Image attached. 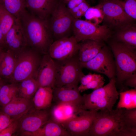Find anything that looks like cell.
<instances>
[{
	"instance_id": "d590c367",
	"label": "cell",
	"mask_w": 136,
	"mask_h": 136,
	"mask_svg": "<svg viewBox=\"0 0 136 136\" xmlns=\"http://www.w3.org/2000/svg\"><path fill=\"white\" fill-rule=\"evenodd\" d=\"M127 116L131 124L136 127V108L126 110Z\"/></svg>"
},
{
	"instance_id": "83f0119b",
	"label": "cell",
	"mask_w": 136,
	"mask_h": 136,
	"mask_svg": "<svg viewBox=\"0 0 136 136\" xmlns=\"http://www.w3.org/2000/svg\"><path fill=\"white\" fill-rule=\"evenodd\" d=\"M119 95L120 99L116 108L127 109L136 108V88L120 92Z\"/></svg>"
},
{
	"instance_id": "7a4b0ae2",
	"label": "cell",
	"mask_w": 136,
	"mask_h": 136,
	"mask_svg": "<svg viewBox=\"0 0 136 136\" xmlns=\"http://www.w3.org/2000/svg\"><path fill=\"white\" fill-rule=\"evenodd\" d=\"M20 20L27 47L43 55L48 54L53 42L48 20L41 19L27 11Z\"/></svg>"
},
{
	"instance_id": "6da1fadb",
	"label": "cell",
	"mask_w": 136,
	"mask_h": 136,
	"mask_svg": "<svg viewBox=\"0 0 136 136\" xmlns=\"http://www.w3.org/2000/svg\"><path fill=\"white\" fill-rule=\"evenodd\" d=\"M126 109L98 111L89 136H136V127L127 118Z\"/></svg>"
},
{
	"instance_id": "ee69618b",
	"label": "cell",
	"mask_w": 136,
	"mask_h": 136,
	"mask_svg": "<svg viewBox=\"0 0 136 136\" xmlns=\"http://www.w3.org/2000/svg\"><path fill=\"white\" fill-rule=\"evenodd\" d=\"M120 0V1H123L124 0Z\"/></svg>"
},
{
	"instance_id": "484cf974",
	"label": "cell",
	"mask_w": 136,
	"mask_h": 136,
	"mask_svg": "<svg viewBox=\"0 0 136 136\" xmlns=\"http://www.w3.org/2000/svg\"><path fill=\"white\" fill-rule=\"evenodd\" d=\"M19 83L11 82L4 84L0 90V106L2 108L19 96Z\"/></svg>"
},
{
	"instance_id": "4dcf8cb0",
	"label": "cell",
	"mask_w": 136,
	"mask_h": 136,
	"mask_svg": "<svg viewBox=\"0 0 136 136\" xmlns=\"http://www.w3.org/2000/svg\"><path fill=\"white\" fill-rule=\"evenodd\" d=\"M127 15L133 20L136 19V0H119Z\"/></svg>"
},
{
	"instance_id": "8fae6325",
	"label": "cell",
	"mask_w": 136,
	"mask_h": 136,
	"mask_svg": "<svg viewBox=\"0 0 136 136\" xmlns=\"http://www.w3.org/2000/svg\"><path fill=\"white\" fill-rule=\"evenodd\" d=\"M81 67L103 74L110 79L115 77V65L111 55L107 48L103 47L99 52L90 60L80 62Z\"/></svg>"
},
{
	"instance_id": "5b68a950",
	"label": "cell",
	"mask_w": 136,
	"mask_h": 136,
	"mask_svg": "<svg viewBox=\"0 0 136 136\" xmlns=\"http://www.w3.org/2000/svg\"><path fill=\"white\" fill-rule=\"evenodd\" d=\"M53 60L55 69V87H78L80 79L84 75L78 59V54L64 59Z\"/></svg>"
},
{
	"instance_id": "e575fe53",
	"label": "cell",
	"mask_w": 136,
	"mask_h": 136,
	"mask_svg": "<svg viewBox=\"0 0 136 136\" xmlns=\"http://www.w3.org/2000/svg\"><path fill=\"white\" fill-rule=\"evenodd\" d=\"M14 120L3 111H0V132Z\"/></svg>"
},
{
	"instance_id": "8992f818",
	"label": "cell",
	"mask_w": 136,
	"mask_h": 136,
	"mask_svg": "<svg viewBox=\"0 0 136 136\" xmlns=\"http://www.w3.org/2000/svg\"><path fill=\"white\" fill-rule=\"evenodd\" d=\"M41 54L27 47L15 55L16 64L11 82L19 83L28 78H34L43 57Z\"/></svg>"
},
{
	"instance_id": "d6986e66",
	"label": "cell",
	"mask_w": 136,
	"mask_h": 136,
	"mask_svg": "<svg viewBox=\"0 0 136 136\" xmlns=\"http://www.w3.org/2000/svg\"><path fill=\"white\" fill-rule=\"evenodd\" d=\"M82 109L70 104L52 103L49 108L50 119L60 123L71 119Z\"/></svg>"
},
{
	"instance_id": "277c9868",
	"label": "cell",
	"mask_w": 136,
	"mask_h": 136,
	"mask_svg": "<svg viewBox=\"0 0 136 136\" xmlns=\"http://www.w3.org/2000/svg\"><path fill=\"white\" fill-rule=\"evenodd\" d=\"M111 47L115 60L116 82L122 84L136 72L135 50L118 41L112 42Z\"/></svg>"
},
{
	"instance_id": "b9f144b4",
	"label": "cell",
	"mask_w": 136,
	"mask_h": 136,
	"mask_svg": "<svg viewBox=\"0 0 136 136\" xmlns=\"http://www.w3.org/2000/svg\"><path fill=\"white\" fill-rule=\"evenodd\" d=\"M3 51V49L0 48V64L2 54V53Z\"/></svg>"
},
{
	"instance_id": "1f68e13d",
	"label": "cell",
	"mask_w": 136,
	"mask_h": 136,
	"mask_svg": "<svg viewBox=\"0 0 136 136\" xmlns=\"http://www.w3.org/2000/svg\"><path fill=\"white\" fill-rule=\"evenodd\" d=\"M104 77L100 75L97 74L95 78L85 86L78 87L79 91L81 92L88 89L95 90L103 86L105 83Z\"/></svg>"
},
{
	"instance_id": "7bdbcfd3",
	"label": "cell",
	"mask_w": 136,
	"mask_h": 136,
	"mask_svg": "<svg viewBox=\"0 0 136 136\" xmlns=\"http://www.w3.org/2000/svg\"><path fill=\"white\" fill-rule=\"evenodd\" d=\"M57 0L61 1H64L65 0Z\"/></svg>"
},
{
	"instance_id": "3957f363",
	"label": "cell",
	"mask_w": 136,
	"mask_h": 136,
	"mask_svg": "<svg viewBox=\"0 0 136 136\" xmlns=\"http://www.w3.org/2000/svg\"><path fill=\"white\" fill-rule=\"evenodd\" d=\"M116 78H112L105 85L88 94H84L82 109L91 111L113 109L119 97L116 87Z\"/></svg>"
},
{
	"instance_id": "60d3db41",
	"label": "cell",
	"mask_w": 136,
	"mask_h": 136,
	"mask_svg": "<svg viewBox=\"0 0 136 136\" xmlns=\"http://www.w3.org/2000/svg\"><path fill=\"white\" fill-rule=\"evenodd\" d=\"M5 84L4 80L0 77V90L2 86Z\"/></svg>"
},
{
	"instance_id": "30bf717a",
	"label": "cell",
	"mask_w": 136,
	"mask_h": 136,
	"mask_svg": "<svg viewBox=\"0 0 136 136\" xmlns=\"http://www.w3.org/2000/svg\"><path fill=\"white\" fill-rule=\"evenodd\" d=\"M98 111L82 109L75 116L60 123L71 136H89Z\"/></svg>"
},
{
	"instance_id": "ab89813d",
	"label": "cell",
	"mask_w": 136,
	"mask_h": 136,
	"mask_svg": "<svg viewBox=\"0 0 136 136\" xmlns=\"http://www.w3.org/2000/svg\"><path fill=\"white\" fill-rule=\"evenodd\" d=\"M5 48V38L0 28V48L3 49Z\"/></svg>"
},
{
	"instance_id": "9a60e30c",
	"label": "cell",
	"mask_w": 136,
	"mask_h": 136,
	"mask_svg": "<svg viewBox=\"0 0 136 136\" xmlns=\"http://www.w3.org/2000/svg\"><path fill=\"white\" fill-rule=\"evenodd\" d=\"M5 48L16 55L27 47L20 20L16 18L5 37Z\"/></svg>"
},
{
	"instance_id": "74e56055",
	"label": "cell",
	"mask_w": 136,
	"mask_h": 136,
	"mask_svg": "<svg viewBox=\"0 0 136 136\" xmlns=\"http://www.w3.org/2000/svg\"><path fill=\"white\" fill-rule=\"evenodd\" d=\"M85 0H65L62 1L69 10L77 6Z\"/></svg>"
},
{
	"instance_id": "7402d4cb",
	"label": "cell",
	"mask_w": 136,
	"mask_h": 136,
	"mask_svg": "<svg viewBox=\"0 0 136 136\" xmlns=\"http://www.w3.org/2000/svg\"><path fill=\"white\" fill-rule=\"evenodd\" d=\"M53 89L46 87H40L33 97V107L39 110L49 108L52 104Z\"/></svg>"
},
{
	"instance_id": "52a82bcc",
	"label": "cell",
	"mask_w": 136,
	"mask_h": 136,
	"mask_svg": "<svg viewBox=\"0 0 136 136\" xmlns=\"http://www.w3.org/2000/svg\"><path fill=\"white\" fill-rule=\"evenodd\" d=\"M72 29L78 43L86 40L103 42L108 39L112 33L111 29L105 25H100L80 19H74Z\"/></svg>"
},
{
	"instance_id": "5bb4252c",
	"label": "cell",
	"mask_w": 136,
	"mask_h": 136,
	"mask_svg": "<svg viewBox=\"0 0 136 136\" xmlns=\"http://www.w3.org/2000/svg\"><path fill=\"white\" fill-rule=\"evenodd\" d=\"M55 69L54 60L48 54L43 56L34 78L40 87H55Z\"/></svg>"
},
{
	"instance_id": "cb8c5ba5",
	"label": "cell",
	"mask_w": 136,
	"mask_h": 136,
	"mask_svg": "<svg viewBox=\"0 0 136 136\" xmlns=\"http://www.w3.org/2000/svg\"><path fill=\"white\" fill-rule=\"evenodd\" d=\"M16 62V55L11 50L3 52L0 64V77L10 81L14 70Z\"/></svg>"
},
{
	"instance_id": "d4e9b609",
	"label": "cell",
	"mask_w": 136,
	"mask_h": 136,
	"mask_svg": "<svg viewBox=\"0 0 136 136\" xmlns=\"http://www.w3.org/2000/svg\"><path fill=\"white\" fill-rule=\"evenodd\" d=\"M0 5L16 18L20 19L27 12L25 0H0Z\"/></svg>"
},
{
	"instance_id": "ac0fdd59",
	"label": "cell",
	"mask_w": 136,
	"mask_h": 136,
	"mask_svg": "<svg viewBox=\"0 0 136 136\" xmlns=\"http://www.w3.org/2000/svg\"><path fill=\"white\" fill-rule=\"evenodd\" d=\"M33 106L32 100L18 96L2 108L3 111L14 120H18Z\"/></svg>"
},
{
	"instance_id": "9c48e42d",
	"label": "cell",
	"mask_w": 136,
	"mask_h": 136,
	"mask_svg": "<svg viewBox=\"0 0 136 136\" xmlns=\"http://www.w3.org/2000/svg\"><path fill=\"white\" fill-rule=\"evenodd\" d=\"M96 6L102 12L105 25L111 29H118L123 26L132 23L133 21L125 12L119 0H102Z\"/></svg>"
},
{
	"instance_id": "e0dca14e",
	"label": "cell",
	"mask_w": 136,
	"mask_h": 136,
	"mask_svg": "<svg viewBox=\"0 0 136 136\" xmlns=\"http://www.w3.org/2000/svg\"><path fill=\"white\" fill-rule=\"evenodd\" d=\"M57 0H25L26 9L31 15L48 20L56 5Z\"/></svg>"
},
{
	"instance_id": "f1b7e54d",
	"label": "cell",
	"mask_w": 136,
	"mask_h": 136,
	"mask_svg": "<svg viewBox=\"0 0 136 136\" xmlns=\"http://www.w3.org/2000/svg\"><path fill=\"white\" fill-rule=\"evenodd\" d=\"M16 19L0 5V28L4 38Z\"/></svg>"
},
{
	"instance_id": "f35d334b",
	"label": "cell",
	"mask_w": 136,
	"mask_h": 136,
	"mask_svg": "<svg viewBox=\"0 0 136 136\" xmlns=\"http://www.w3.org/2000/svg\"><path fill=\"white\" fill-rule=\"evenodd\" d=\"M124 82L126 85L136 88V72L128 78Z\"/></svg>"
},
{
	"instance_id": "f546056e",
	"label": "cell",
	"mask_w": 136,
	"mask_h": 136,
	"mask_svg": "<svg viewBox=\"0 0 136 136\" xmlns=\"http://www.w3.org/2000/svg\"><path fill=\"white\" fill-rule=\"evenodd\" d=\"M86 20L92 23L99 24L103 20L104 15L102 11L98 7H90L84 16Z\"/></svg>"
},
{
	"instance_id": "ffe728a7",
	"label": "cell",
	"mask_w": 136,
	"mask_h": 136,
	"mask_svg": "<svg viewBox=\"0 0 136 136\" xmlns=\"http://www.w3.org/2000/svg\"><path fill=\"white\" fill-rule=\"evenodd\" d=\"M20 135L29 136H71L60 123L51 119L36 131L22 133Z\"/></svg>"
},
{
	"instance_id": "603a6c76",
	"label": "cell",
	"mask_w": 136,
	"mask_h": 136,
	"mask_svg": "<svg viewBox=\"0 0 136 136\" xmlns=\"http://www.w3.org/2000/svg\"><path fill=\"white\" fill-rule=\"evenodd\" d=\"M116 35L117 41L130 48H136V27L133 23L123 26L118 29Z\"/></svg>"
},
{
	"instance_id": "44dd1931",
	"label": "cell",
	"mask_w": 136,
	"mask_h": 136,
	"mask_svg": "<svg viewBox=\"0 0 136 136\" xmlns=\"http://www.w3.org/2000/svg\"><path fill=\"white\" fill-rule=\"evenodd\" d=\"M78 44V58L80 62L88 61L94 57L103 47L102 41L86 40Z\"/></svg>"
},
{
	"instance_id": "4fadbf2b",
	"label": "cell",
	"mask_w": 136,
	"mask_h": 136,
	"mask_svg": "<svg viewBox=\"0 0 136 136\" xmlns=\"http://www.w3.org/2000/svg\"><path fill=\"white\" fill-rule=\"evenodd\" d=\"M78 43L73 35L53 42L49 47L48 54L54 60H62L78 54Z\"/></svg>"
},
{
	"instance_id": "7c38bea8",
	"label": "cell",
	"mask_w": 136,
	"mask_h": 136,
	"mask_svg": "<svg viewBox=\"0 0 136 136\" xmlns=\"http://www.w3.org/2000/svg\"><path fill=\"white\" fill-rule=\"evenodd\" d=\"M50 119L49 108L39 110L33 106L18 120V129L21 133L34 132Z\"/></svg>"
},
{
	"instance_id": "2e32d148",
	"label": "cell",
	"mask_w": 136,
	"mask_h": 136,
	"mask_svg": "<svg viewBox=\"0 0 136 136\" xmlns=\"http://www.w3.org/2000/svg\"><path fill=\"white\" fill-rule=\"evenodd\" d=\"M53 94L52 103L70 104L82 109L83 98L80 93L78 87L66 86L55 87L53 89Z\"/></svg>"
},
{
	"instance_id": "ba28073f",
	"label": "cell",
	"mask_w": 136,
	"mask_h": 136,
	"mask_svg": "<svg viewBox=\"0 0 136 136\" xmlns=\"http://www.w3.org/2000/svg\"><path fill=\"white\" fill-rule=\"evenodd\" d=\"M50 16V27L56 40L70 37L74 18L63 2H58Z\"/></svg>"
},
{
	"instance_id": "d6a6232c",
	"label": "cell",
	"mask_w": 136,
	"mask_h": 136,
	"mask_svg": "<svg viewBox=\"0 0 136 136\" xmlns=\"http://www.w3.org/2000/svg\"><path fill=\"white\" fill-rule=\"evenodd\" d=\"M90 7L88 4L85 1L69 10L75 19H80L84 16L85 13Z\"/></svg>"
},
{
	"instance_id": "8d00e7d4",
	"label": "cell",
	"mask_w": 136,
	"mask_h": 136,
	"mask_svg": "<svg viewBox=\"0 0 136 136\" xmlns=\"http://www.w3.org/2000/svg\"><path fill=\"white\" fill-rule=\"evenodd\" d=\"M97 74L90 73L86 75H83L81 78L80 81L81 84L79 87L86 85L93 80Z\"/></svg>"
},
{
	"instance_id": "836d02e7",
	"label": "cell",
	"mask_w": 136,
	"mask_h": 136,
	"mask_svg": "<svg viewBox=\"0 0 136 136\" xmlns=\"http://www.w3.org/2000/svg\"><path fill=\"white\" fill-rule=\"evenodd\" d=\"M18 120H14L8 126L0 132V136H11L18 129Z\"/></svg>"
},
{
	"instance_id": "4316f807",
	"label": "cell",
	"mask_w": 136,
	"mask_h": 136,
	"mask_svg": "<svg viewBox=\"0 0 136 136\" xmlns=\"http://www.w3.org/2000/svg\"><path fill=\"white\" fill-rule=\"evenodd\" d=\"M19 96L30 99L39 87V85L33 77L25 79L19 83Z\"/></svg>"
}]
</instances>
